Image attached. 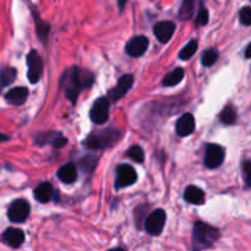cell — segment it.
I'll use <instances>...</instances> for the list:
<instances>
[{
    "mask_svg": "<svg viewBox=\"0 0 251 251\" xmlns=\"http://www.w3.org/2000/svg\"><path fill=\"white\" fill-rule=\"evenodd\" d=\"M93 80H95V76L92 73L82 70L77 66H73V68L68 69L61 76L60 87L65 92L66 98L71 100L73 104H75L81 92L85 88H90L93 83Z\"/></svg>",
    "mask_w": 251,
    "mask_h": 251,
    "instance_id": "obj_1",
    "label": "cell"
},
{
    "mask_svg": "<svg viewBox=\"0 0 251 251\" xmlns=\"http://www.w3.org/2000/svg\"><path fill=\"white\" fill-rule=\"evenodd\" d=\"M220 229L203 222H196L193 229V250H207L220 239Z\"/></svg>",
    "mask_w": 251,
    "mask_h": 251,
    "instance_id": "obj_2",
    "label": "cell"
},
{
    "mask_svg": "<svg viewBox=\"0 0 251 251\" xmlns=\"http://www.w3.org/2000/svg\"><path fill=\"white\" fill-rule=\"evenodd\" d=\"M122 136V132L115 127H108V129L102 130V131L95 132V134L90 135L87 139L83 141L87 149L92 150H104L109 149L113 145L118 142V140Z\"/></svg>",
    "mask_w": 251,
    "mask_h": 251,
    "instance_id": "obj_3",
    "label": "cell"
},
{
    "mask_svg": "<svg viewBox=\"0 0 251 251\" xmlns=\"http://www.w3.org/2000/svg\"><path fill=\"white\" fill-rule=\"evenodd\" d=\"M167 215L162 208H157L153 212L150 213L149 217L145 221V229L149 234L153 235V237H158L161 235L162 230L164 228V223H166Z\"/></svg>",
    "mask_w": 251,
    "mask_h": 251,
    "instance_id": "obj_4",
    "label": "cell"
},
{
    "mask_svg": "<svg viewBox=\"0 0 251 251\" xmlns=\"http://www.w3.org/2000/svg\"><path fill=\"white\" fill-rule=\"evenodd\" d=\"M31 212L29 203L24 199H19L10 203L9 210H7V218L12 223H22L27 220Z\"/></svg>",
    "mask_w": 251,
    "mask_h": 251,
    "instance_id": "obj_5",
    "label": "cell"
},
{
    "mask_svg": "<svg viewBox=\"0 0 251 251\" xmlns=\"http://www.w3.org/2000/svg\"><path fill=\"white\" fill-rule=\"evenodd\" d=\"M27 66H28L27 77L29 82L34 85L41 80L43 74V61L36 50H31L27 54Z\"/></svg>",
    "mask_w": 251,
    "mask_h": 251,
    "instance_id": "obj_6",
    "label": "cell"
},
{
    "mask_svg": "<svg viewBox=\"0 0 251 251\" xmlns=\"http://www.w3.org/2000/svg\"><path fill=\"white\" fill-rule=\"evenodd\" d=\"M90 118L95 124H104L109 118V100L100 97L93 103L90 112Z\"/></svg>",
    "mask_w": 251,
    "mask_h": 251,
    "instance_id": "obj_7",
    "label": "cell"
},
{
    "mask_svg": "<svg viewBox=\"0 0 251 251\" xmlns=\"http://www.w3.org/2000/svg\"><path fill=\"white\" fill-rule=\"evenodd\" d=\"M137 174L135 169L129 164H120L117 168V179H115V189H123L136 183Z\"/></svg>",
    "mask_w": 251,
    "mask_h": 251,
    "instance_id": "obj_8",
    "label": "cell"
},
{
    "mask_svg": "<svg viewBox=\"0 0 251 251\" xmlns=\"http://www.w3.org/2000/svg\"><path fill=\"white\" fill-rule=\"evenodd\" d=\"M225 150L220 145H207L205 154V166L210 169L218 168L223 163V161H225Z\"/></svg>",
    "mask_w": 251,
    "mask_h": 251,
    "instance_id": "obj_9",
    "label": "cell"
},
{
    "mask_svg": "<svg viewBox=\"0 0 251 251\" xmlns=\"http://www.w3.org/2000/svg\"><path fill=\"white\" fill-rule=\"evenodd\" d=\"M150 41L147 37L145 36H136L132 37L125 46V51L127 55L132 56V58H139V56L144 55L145 51L149 48Z\"/></svg>",
    "mask_w": 251,
    "mask_h": 251,
    "instance_id": "obj_10",
    "label": "cell"
},
{
    "mask_svg": "<svg viewBox=\"0 0 251 251\" xmlns=\"http://www.w3.org/2000/svg\"><path fill=\"white\" fill-rule=\"evenodd\" d=\"M132 83H134V76L131 74L122 76L118 85L108 93V100H112V102H117V100H122L126 95L127 91L132 87Z\"/></svg>",
    "mask_w": 251,
    "mask_h": 251,
    "instance_id": "obj_11",
    "label": "cell"
},
{
    "mask_svg": "<svg viewBox=\"0 0 251 251\" xmlns=\"http://www.w3.org/2000/svg\"><path fill=\"white\" fill-rule=\"evenodd\" d=\"M176 31V24L172 21L157 22L153 27V33L161 43H167L173 37Z\"/></svg>",
    "mask_w": 251,
    "mask_h": 251,
    "instance_id": "obj_12",
    "label": "cell"
},
{
    "mask_svg": "<svg viewBox=\"0 0 251 251\" xmlns=\"http://www.w3.org/2000/svg\"><path fill=\"white\" fill-rule=\"evenodd\" d=\"M176 134L180 137H185L193 134L194 130H195V119H194L193 114L185 113V114L181 115L176 122Z\"/></svg>",
    "mask_w": 251,
    "mask_h": 251,
    "instance_id": "obj_13",
    "label": "cell"
},
{
    "mask_svg": "<svg viewBox=\"0 0 251 251\" xmlns=\"http://www.w3.org/2000/svg\"><path fill=\"white\" fill-rule=\"evenodd\" d=\"M34 199H36L38 202L47 203L50 200H53L54 198H56L58 193L54 190L53 185H51L49 181H44V183H41L33 191Z\"/></svg>",
    "mask_w": 251,
    "mask_h": 251,
    "instance_id": "obj_14",
    "label": "cell"
},
{
    "mask_svg": "<svg viewBox=\"0 0 251 251\" xmlns=\"http://www.w3.org/2000/svg\"><path fill=\"white\" fill-rule=\"evenodd\" d=\"M2 242L10 248H20L25 242V233L24 230L19 229V228H7L4 233H2Z\"/></svg>",
    "mask_w": 251,
    "mask_h": 251,
    "instance_id": "obj_15",
    "label": "cell"
},
{
    "mask_svg": "<svg viewBox=\"0 0 251 251\" xmlns=\"http://www.w3.org/2000/svg\"><path fill=\"white\" fill-rule=\"evenodd\" d=\"M28 97V90L26 87H15L11 88L5 95V100L7 103L12 105H21L26 102Z\"/></svg>",
    "mask_w": 251,
    "mask_h": 251,
    "instance_id": "obj_16",
    "label": "cell"
},
{
    "mask_svg": "<svg viewBox=\"0 0 251 251\" xmlns=\"http://www.w3.org/2000/svg\"><path fill=\"white\" fill-rule=\"evenodd\" d=\"M59 180L64 184H73L77 179V169L74 163H66L61 167L56 173Z\"/></svg>",
    "mask_w": 251,
    "mask_h": 251,
    "instance_id": "obj_17",
    "label": "cell"
},
{
    "mask_svg": "<svg viewBox=\"0 0 251 251\" xmlns=\"http://www.w3.org/2000/svg\"><path fill=\"white\" fill-rule=\"evenodd\" d=\"M184 200L193 205H201L205 201V193L195 185H190L184 191Z\"/></svg>",
    "mask_w": 251,
    "mask_h": 251,
    "instance_id": "obj_18",
    "label": "cell"
},
{
    "mask_svg": "<svg viewBox=\"0 0 251 251\" xmlns=\"http://www.w3.org/2000/svg\"><path fill=\"white\" fill-rule=\"evenodd\" d=\"M184 78V70L181 68L174 69L172 73H169L168 75L164 76L163 81H162V85L166 86V87H172V86L178 85L179 82H181V80Z\"/></svg>",
    "mask_w": 251,
    "mask_h": 251,
    "instance_id": "obj_19",
    "label": "cell"
},
{
    "mask_svg": "<svg viewBox=\"0 0 251 251\" xmlns=\"http://www.w3.org/2000/svg\"><path fill=\"white\" fill-rule=\"evenodd\" d=\"M16 78V70L10 66H2L1 74H0V80H1V87H6L10 83H12Z\"/></svg>",
    "mask_w": 251,
    "mask_h": 251,
    "instance_id": "obj_20",
    "label": "cell"
},
{
    "mask_svg": "<svg viewBox=\"0 0 251 251\" xmlns=\"http://www.w3.org/2000/svg\"><path fill=\"white\" fill-rule=\"evenodd\" d=\"M220 120L226 125L234 124L237 122V112H235L234 108L230 107V105L225 107V109L220 114Z\"/></svg>",
    "mask_w": 251,
    "mask_h": 251,
    "instance_id": "obj_21",
    "label": "cell"
},
{
    "mask_svg": "<svg viewBox=\"0 0 251 251\" xmlns=\"http://www.w3.org/2000/svg\"><path fill=\"white\" fill-rule=\"evenodd\" d=\"M198 47L199 42L196 41V39H191V41L180 50V53H179V59H181V60H189V59L196 53Z\"/></svg>",
    "mask_w": 251,
    "mask_h": 251,
    "instance_id": "obj_22",
    "label": "cell"
},
{
    "mask_svg": "<svg viewBox=\"0 0 251 251\" xmlns=\"http://www.w3.org/2000/svg\"><path fill=\"white\" fill-rule=\"evenodd\" d=\"M218 58H220V53H218L217 49H208V50L203 51L202 55H201V63L206 68H210L213 64H216Z\"/></svg>",
    "mask_w": 251,
    "mask_h": 251,
    "instance_id": "obj_23",
    "label": "cell"
},
{
    "mask_svg": "<svg viewBox=\"0 0 251 251\" xmlns=\"http://www.w3.org/2000/svg\"><path fill=\"white\" fill-rule=\"evenodd\" d=\"M36 28H37V36L41 39L43 43H46L47 37H48L49 31H50V27H49L48 24L43 22L41 20V17H36Z\"/></svg>",
    "mask_w": 251,
    "mask_h": 251,
    "instance_id": "obj_24",
    "label": "cell"
},
{
    "mask_svg": "<svg viewBox=\"0 0 251 251\" xmlns=\"http://www.w3.org/2000/svg\"><path fill=\"white\" fill-rule=\"evenodd\" d=\"M96 164H97V158L95 156H83V158L80 161V168L85 173H90L95 169Z\"/></svg>",
    "mask_w": 251,
    "mask_h": 251,
    "instance_id": "obj_25",
    "label": "cell"
},
{
    "mask_svg": "<svg viewBox=\"0 0 251 251\" xmlns=\"http://www.w3.org/2000/svg\"><path fill=\"white\" fill-rule=\"evenodd\" d=\"M194 6H195V2L194 1H184L180 7V11H179V17L181 20L190 19L194 14Z\"/></svg>",
    "mask_w": 251,
    "mask_h": 251,
    "instance_id": "obj_26",
    "label": "cell"
},
{
    "mask_svg": "<svg viewBox=\"0 0 251 251\" xmlns=\"http://www.w3.org/2000/svg\"><path fill=\"white\" fill-rule=\"evenodd\" d=\"M127 154H129V157L132 161L137 162V163H142L145 159L144 150L140 146H137V145H134V146L130 147L129 151H127Z\"/></svg>",
    "mask_w": 251,
    "mask_h": 251,
    "instance_id": "obj_27",
    "label": "cell"
},
{
    "mask_svg": "<svg viewBox=\"0 0 251 251\" xmlns=\"http://www.w3.org/2000/svg\"><path fill=\"white\" fill-rule=\"evenodd\" d=\"M239 19L240 22L245 26H250L251 25V7L245 6L242 7L239 11Z\"/></svg>",
    "mask_w": 251,
    "mask_h": 251,
    "instance_id": "obj_28",
    "label": "cell"
},
{
    "mask_svg": "<svg viewBox=\"0 0 251 251\" xmlns=\"http://www.w3.org/2000/svg\"><path fill=\"white\" fill-rule=\"evenodd\" d=\"M208 19H210V15H208V10L206 7H202L199 11L198 16H196V25L198 26H205L208 24Z\"/></svg>",
    "mask_w": 251,
    "mask_h": 251,
    "instance_id": "obj_29",
    "label": "cell"
},
{
    "mask_svg": "<svg viewBox=\"0 0 251 251\" xmlns=\"http://www.w3.org/2000/svg\"><path fill=\"white\" fill-rule=\"evenodd\" d=\"M243 171L245 174V183H247L248 188H251V162L247 161L243 163Z\"/></svg>",
    "mask_w": 251,
    "mask_h": 251,
    "instance_id": "obj_30",
    "label": "cell"
},
{
    "mask_svg": "<svg viewBox=\"0 0 251 251\" xmlns=\"http://www.w3.org/2000/svg\"><path fill=\"white\" fill-rule=\"evenodd\" d=\"M66 144H68V140H66L64 136H61V135H59V136L55 139V141L53 142V146L55 147V149H61V147L65 146Z\"/></svg>",
    "mask_w": 251,
    "mask_h": 251,
    "instance_id": "obj_31",
    "label": "cell"
},
{
    "mask_svg": "<svg viewBox=\"0 0 251 251\" xmlns=\"http://www.w3.org/2000/svg\"><path fill=\"white\" fill-rule=\"evenodd\" d=\"M245 58L248 59L251 58V43L248 44V47L245 48Z\"/></svg>",
    "mask_w": 251,
    "mask_h": 251,
    "instance_id": "obj_32",
    "label": "cell"
},
{
    "mask_svg": "<svg viewBox=\"0 0 251 251\" xmlns=\"http://www.w3.org/2000/svg\"><path fill=\"white\" fill-rule=\"evenodd\" d=\"M125 4H126V2H125V1H120V2H119V9H120V11H122V10H123V7H124Z\"/></svg>",
    "mask_w": 251,
    "mask_h": 251,
    "instance_id": "obj_33",
    "label": "cell"
},
{
    "mask_svg": "<svg viewBox=\"0 0 251 251\" xmlns=\"http://www.w3.org/2000/svg\"><path fill=\"white\" fill-rule=\"evenodd\" d=\"M108 251H125L124 249H122V248H114V249H110Z\"/></svg>",
    "mask_w": 251,
    "mask_h": 251,
    "instance_id": "obj_34",
    "label": "cell"
}]
</instances>
